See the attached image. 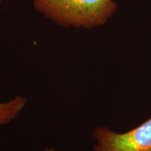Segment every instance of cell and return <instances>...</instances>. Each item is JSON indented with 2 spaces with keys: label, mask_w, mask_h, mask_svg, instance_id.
I'll use <instances>...</instances> for the list:
<instances>
[{
  "label": "cell",
  "mask_w": 151,
  "mask_h": 151,
  "mask_svg": "<svg viewBox=\"0 0 151 151\" xmlns=\"http://www.w3.org/2000/svg\"><path fill=\"white\" fill-rule=\"evenodd\" d=\"M37 12L63 27L92 29L114 14L113 0H32Z\"/></svg>",
  "instance_id": "6da1fadb"
},
{
  "label": "cell",
  "mask_w": 151,
  "mask_h": 151,
  "mask_svg": "<svg viewBox=\"0 0 151 151\" xmlns=\"http://www.w3.org/2000/svg\"><path fill=\"white\" fill-rule=\"evenodd\" d=\"M94 151H151V118L134 129L116 133L106 127L94 130Z\"/></svg>",
  "instance_id": "7a4b0ae2"
},
{
  "label": "cell",
  "mask_w": 151,
  "mask_h": 151,
  "mask_svg": "<svg viewBox=\"0 0 151 151\" xmlns=\"http://www.w3.org/2000/svg\"><path fill=\"white\" fill-rule=\"evenodd\" d=\"M27 98L17 95L4 102H0V127L14 120L27 104Z\"/></svg>",
  "instance_id": "3957f363"
},
{
  "label": "cell",
  "mask_w": 151,
  "mask_h": 151,
  "mask_svg": "<svg viewBox=\"0 0 151 151\" xmlns=\"http://www.w3.org/2000/svg\"><path fill=\"white\" fill-rule=\"evenodd\" d=\"M42 151H55V148L52 147H46Z\"/></svg>",
  "instance_id": "277c9868"
},
{
  "label": "cell",
  "mask_w": 151,
  "mask_h": 151,
  "mask_svg": "<svg viewBox=\"0 0 151 151\" xmlns=\"http://www.w3.org/2000/svg\"><path fill=\"white\" fill-rule=\"evenodd\" d=\"M1 1H2V0H0V4H1Z\"/></svg>",
  "instance_id": "5b68a950"
}]
</instances>
